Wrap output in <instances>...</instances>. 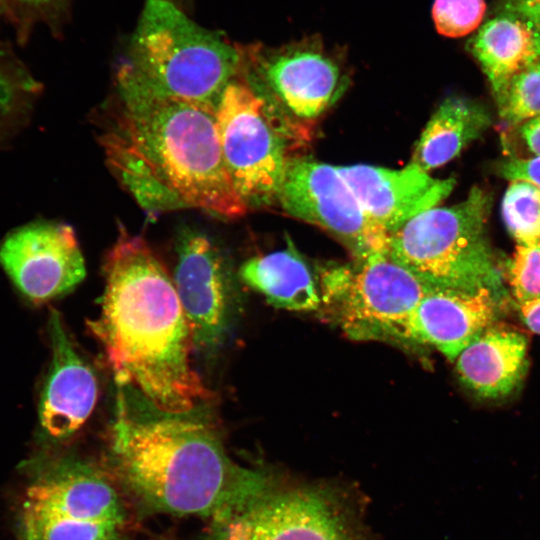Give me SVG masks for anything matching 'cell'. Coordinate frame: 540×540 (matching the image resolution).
I'll list each match as a JSON object with an SVG mask.
<instances>
[{"label": "cell", "instance_id": "d4e9b609", "mask_svg": "<svg viewBox=\"0 0 540 540\" xmlns=\"http://www.w3.org/2000/svg\"><path fill=\"white\" fill-rule=\"evenodd\" d=\"M506 269L511 292L518 304L540 298V241L516 245Z\"/></svg>", "mask_w": 540, "mask_h": 540}, {"label": "cell", "instance_id": "9a60e30c", "mask_svg": "<svg viewBox=\"0 0 540 540\" xmlns=\"http://www.w3.org/2000/svg\"><path fill=\"white\" fill-rule=\"evenodd\" d=\"M504 296L490 289L431 288L410 317L408 343L431 346L454 362L471 342L496 322Z\"/></svg>", "mask_w": 540, "mask_h": 540}, {"label": "cell", "instance_id": "f1b7e54d", "mask_svg": "<svg viewBox=\"0 0 540 540\" xmlns=\"http://www.w3.org/2000/svg\"><path fill=\"white\" fill-rule=\"evenodd\" d=\"M518 308L525 325L540 334V298L518 304Z\"/></svg>", "mask_w": 540, "mask_h": 540}, {"label": "cell", "instance_id": "1f68e13d", "mask_svg": "<svg viewBox=\"0 0 540 540\" xmlns=\"http://www.w3.org/2000/svg\"><path fill=\"white\" fill-rule=\"evenodd\" d=\"M207 540H226L217 530Z\"/></svg>", "mask_w": 540, "mask_h": 540}, {"label": "cell", "instance_id": "4316f807", "mask_svg": "<svg viewBox=\"0 0 540 540\" xmlns=\"http://www.w3.org/2000/svg\"><path fill=\"white\" fill-rule=\"evenodd\" d=\"M500 13L512 14L540 29V0H503Z\"/></svg>", "mask_w": 540, "mask_h": 540}, {"label": "cell", "instance_id": "d6986e66", "mask_svg": "<svg viewBox=\"0 0 540 540\" xmlns=\"http://www.w3.org/2000/svg\"><path fill=\"white\" fill-rule=\"evenodd\" d=\"M240 279L274 307L314 311L321 307V290L307 262L292 244L253 257L239 269Z\"/></svg>", "mask_w": 540, "mask_h": 540}, {"label": "cell", "instance_id": "7c38bea8", "mask_svg": "<svg viewBox=\"0 0 540 540\" xmlns=\"http://www.w3.org/2000/svg\"><path fill=\"white\" fill-rule=\"evenodd\" d=\"M215 530L226 540H357L338 502L316 489L271 492Z\"/></svg>", "mask_w": 540, "mask_h": 540}, {"label": "cell", "instance_id": "9c48e42d", "mask_svg": "<svg viewBox=\"0 0 540 540\" xmlns=\"http://www.w3.org/2000/svg\"><path fill=\"white\" fill-rule=\"evenodd\" d=\"M245 73L300 121L319 117L347 84L340 59L312 36L277 48L245 46Z\"/></svg>", "mask_w": 540, "mask_h": 540}, {"label": "cell", "instance_id": "ffe728a7", "mask_svg": "<svg viewBox=\"0 0 540 540\" xmlns=\"http://www.w3.org/2000/svg\"><path fill=\"white\" fill-rule=\"evenodd\" d=\"M492 124L481 103L451 96L441 102L429 119L413 152L411 163L428 172L456 156Z\"/></svg>", "mask_w": 540, "mask_h": 540}, {"label": "cell", "instance_id": "5b68a950", "mask_svg": "<svg viewBox=\"0 0 540 540\" xmlns=\"http://www.w3.org/2000/svg\"><path fill=\"white\" fill-rule=\"evenodd\" d=\"M491 205L490 193L475 186L462 202L431 208L390 234L388 255L429 288L505 295L487 232Z\"/></svg>", "mask_w": 540, "mask_h": 540}, {"label": "cell", "instance_id": "6da1fadb", "mask_svg": "<svg viewBox=\"0 0 540 540\" xmlns=\"http://www.w3.org/2000/svg\"><path fill=\"white\" fill-rule=\"evenodd\" d=\"M98 141L112 174L148 212L234 219L249 211L226 169L214 106L163 95L118 70Z\"/></svg>", "mask_w": 540, "mask_h": 540}, {"label": "cell", "instance_id": "44dd1931", "mask_svg": "<svg viewBox=\"0 0 540 540\" xmlns=\"http://www.w3.org/2000/svg\"><path fill=\"white\" fill-rule=\"evenodd\" d=\"M119 526L115 522L70 518L28 501L22 513L25 540H117Z\"/></svg>", "mask_w": 540, "mask_h": 540}, {"label": "cell", "instance_id": "cb8c5ba5", "mask_svg": "<svg viewBox=\"0 0 540 540\" xmlns=\"http://www.w3.org/2000/svg\"><path fill=\"white\" fill-rule=\"evenodd\" d=\"M485 10V0H434L432 18L439 34L456 38L475 30Z\"/></svg>", "mask_w": 540, "mask_h": 540}, {"label": "cell", "instance_id": "4dcf8cb0", "mask_svg": "<svg viewBox=\"0 0 540 540\" xmlns=\"http://www.w3.org/2000/svg\"><path fill=\"white\" fill-rule=\"evenodd\" d=\"M23 4H29V5H34V6H38V5H44L46 3H49V2H52V1H55V0H17Z\"/></svg>", "mask_w": 540, "mask_h": 540}, {"label": "cell", "instance_id": "e0dca14e", "mask_svg": "<svg viewBox=\"0 0 540 540\" xmlns=\"http://www.w3.org/2000/svg\"><path fill=\"white\" fill-rule=\"evenodd\" d=\"M27 501L70 518L122 523L123 509L115 489L78 463L49 467L28 488Z\"/></svg>", "mask_w": 540, "mask_h": 540}, {"label": "cell", "instance_id": "ba28073f", "mask_svg": "<svg viewBox=\"0 0 540 540\" xmlns=\"http://www.w3.org/2000/svg\"><path fill=\"white\" fill-rule=\"evenodd\" d=\"M277 203L290 216L337 238L357 262L388 253L390 235L366 213L337 167L308 156H293Z\"/></svg>", "mask_w": 540, "mask_h": 540}, {"label": "cell", "instance_id": "ac0fdd59", "mask_svg": "<svg viewBox=\"0 0 540 540\" xmlns=\"http://www.w3.org/2000/svg\"><path fill=\"white\" fill-rule=\"evenodd\" d=\"M468 47L497 101L517 74L540 60V29L512 14L500 13L480 28Z\"/></svg>", "mask_w": 540, "mask_h": 540}, {"label": "cell", "instance_id": "8992f818", "mask_svg": "<svg viewBox=\"0 0 540 540\" xmlns=\"http://www.w3.org/2000/svg\"><path fill=\"white\" fill-rule=\"evenodd\" d=\"M278 104L245 74L229 82L216 107V126L232 185L248 209L277 203L294 141L308 130L281 116Z\"/></svg>", "mask_w": 540, "mask_h": 540}, {"label": "cell", "instance_id": "2e32d148", "mask_svg": "<svg viewBox=\"0 0 540 540\" xmlns=\"http://www.w3.org/2000/svg\"><path fill=\"white\" fill-rule=\"evenodd\" d=\"M527 347L522 333L494 323L458 355L456 372L476 397L505 398L523 381L528 367Z\"/></svg>", "mask_w": 540, "mask_h": 540}, {"label": "cell", "instance_id": "4fadbf2b", "mask_svg": "<svg viewBox=\"0 0 540 540\" xmlns=\"http://www.w3.org/2000/svg\"><path fill=\"white\" fill-rule=\"evenodd\" d=\"M47 332L51 363L38 404L42 430L64 439L78 431L91 415L98 398V381L90 363L76 348L60 313L51 309Z\"/></svg>", "mask_w": 540, "mask_h": 540}, {"label": "cell", "instance_id": "277c9868", "mask_svg": "<svg viewBox=\"0 0 540 540\" xmlns=\"http://www.w3.org/2000/svg\"><path fill=\"white\" fill-rule=\"evenodd\" d=\"M244 68V46L198 25L169 0H146L119 70L155 92L217 107Z\"/></svg>", "mask_w": 540, "mask_h": 540}, {"label": "cell", "instance_id": "603a6c76", "mask_svg": "<svg viewBox=\"0 0 540 540\" xmlns=\"http://www.w3.org/2000/svg\"><path fill=\"white\" fill-rule=\"evenodd\" d=\"M496 102L500 117L514 127L540 116V60L517 74Z\"/></svg>", "mask_w": 540, "mask_h": 540}, {"label": "cell", "instance_id": "52a82bcc", "mask_svg": "<svg viewBox=\"0 0 540 540\" xmlns=\"http://www.w3.org/2000/svg\"><path fill=\"white\" fill-rule=\"evenodd\" d=\"M430 289L388 253L329 268L320 285L322 304L349 337L403 343L410 317Z\"/></svg>", "mask_w": 540, "mask_h": 540}, {"label": "cell", "instance_id": "83f0119b", "mask_svg": "<svg viewBox=\"0 0 540 540\" xmlns=\"http://www.w3.org/2000/svg\"><path fill=\"white\" fill-rule=\"evenodd\" d=\"M517 134L532 157L540 156V116L517 126Z\"/></svg>", "mask_w": 540, "mask_h": 540}, {"label": "cell", "instance_id": "484cf974", "mask_svg": "<svg viewBox=\"0 0 540 540\" xmlns=\"http://www.w3.org/2000/svg\"><path fill=\"white\" fill-rule=\"evenodd\" d=\"M496 172L510 181L524 180L540 188V156L530 158L510 156L497 165Z\"/></svg>", "mask_w": 540, "mask_h": 540}, {"label": "cell", "instance_id": "3957f363", "mask_svg": "<svg viewBox=\"0 0 540 540\" xmlns=\"http://www.w3.org/2000/svg\"><path fill=\"white\" fill-rule=\"evenodd\" d=\"M209 404L163 411L133 388L116 385L111 453L142 499L178 515L222 523L271 493L268 478L226 453Z\"/></svg>", "mask_w": 540, "mask_h": 540}, {"label": "cell", "instance_id": "5bb4252c", "mask_svg": "<svg viewBox=\"0 0 540 540\" xmlns=\"http://www.w3.org/2000/svg\"><path fill=\"white\" fill-rule=\"evenodd\" d=\"M337 170L366 213L389 235L436 207L456 183L454 178H433L413 163L401 169L353 165Z\"/></svg>", "mask_w": 540, "mask_h": 540}, {"label": "cell", "instance_id": "8fae6325", "mask_svg": "<svg viewBox=\"0 0 540 540\" xmlns=\"http://www.w3.org/2000/svg\"><path fill=\"white\" fill-rule=\"evenodd\" d=\"M0 266L35 305L70 293L86 276L74 230L54 221H33L7 234L0 243Z\"/></svg>", "mask_w": 540, "mask_h": 540}, {"label": "cell", "instance_id": "7402d4cb", "mask_svg": "<svg viewBox=\"0 0 540 540\" xmlns=\"http://www.w3.org/2000/svg\"><path fill=\"white\" fill-rule=\"evenodd\" d=\"M504 223L517 245L540 241V188L524 181H511L502 200Z\"/></svg>", "mask_w": 540, "mask_h": 540}, {"label": "cell", "instance_id": "7a4b0ae2", "mask_svg": "<svg viewBox=\"0 0 540 540\" xmlns=\"http://www.w3.org/2000/svg\"><path fill=\"white\" fill-rule=\"evenodd\" d=\"M103 275L100 312L88 326L116 385L163 411L210 404L212 393L192 366V332L173 279L146 240L121 228Z\"/></svg>", "mask_w": 540, "mask_h": 540}, {"label": "cell", "instance_id": "30bf717a", "mask_svg": "<svg viewBox=\"0 0 540 540\" xmlns=\"http://www.w3.org/2000/svg\"><path fill=\"white\" fill-rule=\"evenodd\" d=\"M176 254L172 279L194 347L213 353L226 341L234 319L236 293L230 268L219 247L192 229L181 231Z\"/></svg>", "mask_w": 540, "mask_h": 540}, {"label": "cell", "instance_id": "f546056e", "mask_svg": "<svg viewBox=\"0 0 540 540\" xmlns=\"http://www.w3.org/2000/svg\"><path fill=\"white\" fill-rule=\"evenodd\" d=\"M8 94V85L5 72L0 67V116L4 110Z\"/></svg>", "mask_w": 540, "mask_h": 540}, {"label": "cell", "instance_id": "d6a6232c", "mask_svg": "<svg viewBox=\"0 0 540 540\" xmlns=\"http://www.w3.org/2000/svg\"><path fill=\"white\" fill-rule=\"evenodd\" d=\"M5 0H0V15L4 12Z\"/></svg>", "mask_w": 540, "mask_h": 540}]
</instances>
